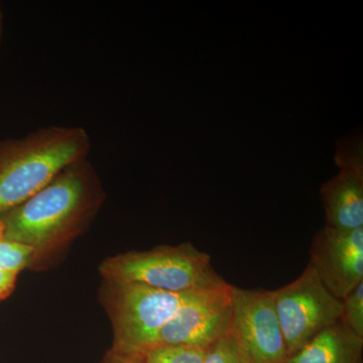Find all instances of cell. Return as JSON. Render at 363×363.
Listing matches in <instances>:
<instances>
[{"mask_svg":"<svg viewBox=\"0 0 363 363\" xmlns=\"http://www.w3.org/2000/svg\"><path fill=\"white\" fill-rule=\"evenodd\" d=\"M18 274H11L0 269V302L9 297L16 288Z\"/></svg>","mask_w":363,"mask_h":363,"instance_id":"cell-16","label":"cell"},{"mask_svg":"<svg viewBox=\"0 0 363 363\" xmlns=\"http://www.w3.org/2000/svg\"><path fill=\"white\" fill-rule=\"evenodd\" d=\"M230 334L250 363H286V343L274 291L248 290L231 285Z\"/></svg>","mask_w":363,"mask_h":363,"instance_id":"cell-6","label":"cell"},{"mask_svg":"<svg viewBox=\"0 0 363 363\" xmlns=\"http://www.w3.org/2000/svg\"><path fill=\"white\" fill-rule=\"evenodd\" d=\"M204 363H250L240 346L229 332L207 348Z\"/></svg>","mask_w":363,"mask_h":363,"instance_id":"cell-13","label":"cell"},{"mask_svg":"<svg viewBox=\"0 0 363 363\" xmlns=\"http://www.w3.org/2000/svg\"><path fill=\"white\" fill-rule=\"evenodd\" d=\"M35 250L30 245L18 241L0 240V269L18 274L25 269H32Z\"/></svg>","mask_w":363,"mask_h":363,"instance_id":"cell-12","label":"cell"},{"mask_svg":"<svg viewBox=\"0 0 363 363\" xmlns=\"http://www.w3.org/2000/svg\"><path fill=\"white\" fill-rule=\"evenodd\" d=\"M362 138H345L338 143L335 162L340 169L363 174Z\"/></svg>","mask_w":363,"mask_h":363,"instance_id":"cell-15","label":"cell"},{"mask_svg":"<svg viewBox=\"0 0 363 363\" xmlns=\"http://www.w3.org/2000/svg\"><path fill=\"white\" fill-rule=\"evenodd\" d=\"M91 147L82 126L49 125L0 140V215L30 199L67 167L87 160Z\"/></svg>","mask_w":363,"mask_h":363,"instance_id":"cell-2","label":"cell"},{"mask_svg":"<svg viewBox=\"0 0 363 363\" xmlns=\"http://www.w3.org/2000/svg\"><path fill=\"white\" fill-rule=\"evenodd\" d=\"M102 363H143L138 358L130 355L121 354L116 351L111 350L106 353Z\"/></svg>","mask_w":363,"mask_h":363,"instance_id":"cell-17","label":"cell"},{"mask_svg":"<svg viewBox=\"0 0 363 363\" xmlns=\"http://www.w3.org/2000/svg\"><path fill=\"white\" fill-rule=\"evenodd\" d=\"M202 292L169 293L140 284L104 279L100 301L113 330L111 350L135 355L152 347L164 325L182 306Z\"/></svg>","mask_w":363,"mask_h":363,"instance_id":"cell-4","label":"cell"},{"mask_svg":"<svg viewBox=\"0 0 363 363\" xmlns=\"http://www.w3.org/2000/svg\"><path fill=\"white\" fill-rule=\"evenodd\" d=\"M274 297L289 357L342 315V301L325 288L309 264L297 279L274 290Z\"/></svg>","mask_w":363,"mask_h":363,"instance_id":"cell-5","label":"cell"},{"mask_svg":"<svg viewBox=\"0 0 363 363\" xmlns=\"http://www.w3.org/2000/svg\"><path fill=\"white\" fill-rule=\"evenodd\" d=\"M326 227L354 230L363 227V174L340 169L322 186Z\"/></svg>","mask_w":363,"mask_h":363,"instance_id":"cell-9","label":"cell"},{"mask_svg":"<svg viewBox=\"0 0 363 363\" xmlns=\"http://www.w3.org/2000/svg\"><path fill=\"white\" fill-rule=\"evenodd\" d=\"M4 223H2V221L0 220V240L4 238Z\"/></svg>","mask_w":363,"mask_h":363,"instance_id":"cell-19","label":"cell"},{"mask_svg":"<svg viewBox=\"0 0 363 363\" xmlns=\"http://www.w3.org/2000/svg\"><path fill=\"white\" fill-rule=\"evenodd\" d=\"M99 272L105 281L140 284L177 294L210 290L226 284L215 271L210 255L191 242L114 255L100 264Z\"/></svg>","mask_w":363,"mask_h":363,"instance_id":"cell-3","label":"cell"},{"mask_svg":"<svg viewBox=\"0 0 363 363\" xmlns=\"http://www.w3.org/2000/svg\"><path fill=\"white\" fill-rule=\"evenodd\" d=\"M309 264L325 288L342 301L363 283V227L320 229L313 240Z\"/></svg>","mask_w":363,"mask_h":363,"instance_id":"cell-8","label":"cell"},{"mask_svg":"<svg viewBox=\"0 0 363 363\" xmlns=\"http://www.w3.org/2000/svg\"><path fill=\"white\" fill-rule=\"evenodd\" d=\"M2 35H4V13H2V6L0 4V43H1Z\"/></svg>","mask_w":363,"mask_h":363,"instance_id":"cell-18","label":"cell"},{"mask_svg":"<svg viewBox=\"0 0 363 363\" xmlns=\"http://www.w3.org/2000/svg\"><path fill=\"white\" fill-rule=\"evenodd\" d=\"M340 321L363 338V283L343 298Z\"/></svg>","mask_w":363,"mask_h":363,"instance_id":"cell-14","label":"cell"},{"mask_svg":"<svg viewBox=\"0 0 363 363\" xmlns=\"http://www.w3.org/2000/svg\"><path fill=\"white\" fill-rule=\"evenodd\" d=\"M205 353L206 350L202 348L156 345L130 357L138 358L143 363H204Z\"/></svg>","mask_w":363,"mask_h":363,"instance_id":"cell-11","label":"cell"},{"mask_svg":"<svg viewBox=\"0 0 363 363\" xmlns=\"http://www.w3.org/2000/svg\"><path fill=\"white\" fill-rule=\"evenodd\" d=\"M105 198L91 162H75L30 199L0 215L4 240L35 248L32 269H43L87 228Z\"/></svg>","mask_w":363,"mask_h":363,"instance_id":"cell-1","label":"cell"},{"mask_svg":"<svg viewBox=\"0 0 363 363\" xmlns=\"http://www.w3.org/2000/svg\"><path fill=\"white\" fill-rule=\"evenodd\" d=\"M362 346L363 338L339 321L318 333L286 363H358Z\"/></svg>","mask_w":363,"mask_h":363,"instance_id":"cell-10","label":"cell"},{"mask_svg":"<svg viewBox=\"0 0 363 363\" xmlns=\"http://www.w3.org/2000/svg\"><path fill=\"white\" fill-rule=\"evenodd\" d=\"M231 285L204 291L182 306L157 335L156 345L207 350L231 328Z\"/></svg>","mask_w":363,"mask_h":363,"instance_id":"cell-7","label":"cell"}]
</instances>
